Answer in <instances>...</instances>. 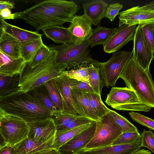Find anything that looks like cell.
<instances>
[{
	"label": "cell",
	"instance_id": "6da1fadb",
	"mask_svg": "<svg viewBox=\"0 0 154 154\" xmlns=\"http://www.w3.org/2000/svg\"><path fill=\"white\" fill-rule=\"evenodd\" d=\"M80 7L73 1L47 0L17 12V19H22L38 30L49 26H62L71 23Z\"/></svg>",
	"mask_w": 154,
	"mask_h": 154
},
{
	"label": "cell",
	"instance_id": "7a4b0ae2",
	"mask_svg": "<svg viewBox=\"0 0 154 154\" xmlns=\"http://www.w3.org/2000/svg\"><path fill=\"white\" fill-rule=\"evenodd\" d=\"M0 109L26 123L52 118L54 113L41 102L32 91L19 90L0 96Z\"/></svg>",
	"mask_w": 154,
	"mask_h": 154
},
{
	"label": "cell",
	"instance_id": "3957f363",
	"mask_svg": "<svg viewBox=\"0 0 154 154\" xmlns=\"http://www.w3.org/2000/svg\"><path fill=\"white\" fill-rule=\"evenodd\" d=\"M57 52L51 49L45 59L39 64L32 68L26 63L20 74V90L29 91L65 73L66 67L55 61Z\"/></svg>",
	"mask_w": 154,
	"mask_h": 154
},
{
	"label": "cell",
	"instance_id": "277c9868",
	"mask_svg": "<svg viewBox=\"0 0 154 154\" xmlns=\"http://www.w3.org/2000/svg\"><path fill=\"white\" fill-rule=\"evenodd\" d=\"M119 78L126 87L135 92L141 102L154 108V81L149 70L144 69L132 56Z\"/></svg>",
	"mask_w": 154,
	"mask_h": 154
},
{
	"label": "cell",
	"instance_id": "5b68a950",
	"mask_svg": "<svg viewBox=\"0 0 154 154\" xmlns=\"http://www.w3.org/2000/svg\"><path fill=\"white\" fill-rule=\"evenodd\" d=\"M48 47L57 52L56 63L65 66L67 69L82 64H94V63L87 41L79 44L71 43Z\"/></svg>",
	"mask_w": 154,
	"mask_h": 154
},
{
	"label": "cell",
	"instance_id": "8992f818",
	"mask_svg": "<svg viewBox=\"0 0 154 154\" xmlns=\"http://www.w3.org/2000/svg\"><path fill=\"white\" fill-rule=\"evenodd\" d=\"M29 132L26 122L0 109V149L19 143L27 137Z\"/></svg>",
	"mask_w": 154,
	"mask_h": 154
},
{
	"label": "cell",
	"instance_id": "52a82bcc",
	"mask_svg": "<svg viewBox=\"0 0 154 154\" xmlns=\"http://www.w3.org/2000/svg\"><path fill=\"white\" fill-rule=\"evenodd\" d=\"M117 110L148 112L151 107L143 103L135 92L125 87H112L105 101Z\"/></svg>",
	"mask_w": 154,
	"mask_h": 154
},
{
	"label": "cell",
	"instance_id": "ba28073f",
	"mask_svg": "<svg viewBox=\"0 0 154 154\" xmlns=\"http://www.w3.org/2000/svg\"><path fill=\"white\" fill-rule=\"evenodd\" d=\"M96 122L94 134L84 149H92L112 145L122 133L121 128L109 112Z\"/></svg>",
	"mask_w": 154,
	"mask_h": 154
},
{
	"label": "cell",
	"instance_id": "9c48e42d",
	"mask_svg": "<svg viewBox=\"0 0 154 154\" xmlns=\"http://www.w3.org/2000/svg\"><path fill=\"white\" fill-rule=\"evenodd\" d=\"M133 54V51H121L113 53L109 59L105 62L94 60L93 64L99 68L104 86L109 87L115 85Z\"/></svg>",
	"mask_w": 154,
	"mask_h": 154
},
{
	"label": "cell",
	"instance_id": "30bf717a",
	"mask_svg": "<svg viewBox=\"0 0 154 154\" xmlns=\"http://www.w3.org/2000/svg\"><path fill=\"white\" fill-rule=\"evenodd\" d=\"M67 71L54 79L55 85L63 101L64 111L74 115L86 117L74 100L71 92L73 79L66 75Z\"/></svg>",
	"mask_w": 154,
	"mask_h": 154
},
{
	"label": "cell",
	"instance_id": "8fae6325",
	"mask_svg": "<svg viewBox=\"0 0 154 154\" xmlns=\"http://www.w3.org/2000/svg\"><path fill=\"white\" fill-rule=\"evenodd\" d=\"M133 41L132 56L144 69L149 70L154 53L144 38L140 25L136 27Z\"/></svg>",
	"mask_w": 154,
	"mask_h": 154
},
{
	"label": "cell",
	"instance_id": "7c38bea8",
	"mask_svg": "<svg viewBox=\"0 0 154 154\" xmlns=\"http://www.w3.org/2000/svg\"><path fill=\"white\" fill-rule=\"evenodd\" d=\"M136 26H119L115 33L103 45L104 51L108 54L116 52L130 41H133Z\"/></svg>",
	"mask_w": 154,
	"mask_h": 154
},
{
	"label": "cell",
	"instance_id": "4fadbf2b",
	"mask_svg": "<svg viewBox=\"0 0 154 154\" xmlns=\"http://www.w3.org/2000/svg\"><path fill=\"white\" fill-rule=\"evenodd\" d=\"M27 123L29 138L37 142H45L55 137L57 128L53 118Z\"/></svg>",
	"mask_w": 154,
	"mask_h": 154
},
{
	"label": "cell",
	"instance_id": "5bb4252c",
	"mask_svg": "<svg viewBox=\"0 0 154 154\" xmlns=\"http://www.w3.org/2000/svg\"><path fill=\"white\" fill-rule=\"evenodd\" d=\"M96 122L93 121L86 129L75 136L60 147L57 151L59 154H76L85 148L93 137L96 129Z\"/></svg>",
	"mask_w": 154,
	"mask_h": 154
},
{
	"label": "cell",
	"instance_id": "9a60e30c",
	"mask_svg": "<svg viewBox=\"0 0 154 154\" xmlns=\"http://www.w3.org/2000/svg\"><path fill=\"white\" fill-rule=\"evenodd\" d=\"M119 14V26L154 23V11L140 9L137 6L121 12Z\"/></svg>",
	"mask_w": 154,
	"mask_h": 154
},
{
	"label": "cell",
	"instance_id": "2e32d148",
	"mask_svg": "<svg viewBox=\"0 0 154 154\" xmlns=\"http://www.w3.org/2000/svg\"><path fill=\"white\" fill-rule=\"evenodd\" d=\"M91 20L85 14L75 15L68 29L70 32L74 43L79 44L86 41L93 29Z\"/></svg>",
	"mask_w": 154,
	"mask_h": 154
},
{
	"label": "cell",
	"instance_id": "e0dca14e",
	"mask_svg": "<svg viewBox=\"0 0 154 154\" xmlns=\"http://www.w3.org/2000/svg\"><path fill=\"white\" fill-rule=\"evenodd\" d=\"M141 141L129 144L110 145L96 148L83 149L76 154H132L140 149Z\"/></svg>",
	"mask_w": 154,
	"mask_h": 154
},
{
	"label": "cell",
	"instance_id": "ac0fdd59",
	"mask_svg": "<svg viewBox=\"0 0 154 154\" xmlns=\"http://www.w3.org/2000/svg\"><path fill=\"white\" fill-rule=\"evenodd\" d=\"M26 63L22 57H12L0 51V75L12 76L20 74Z\"/></svg>",
	"mask_w": 154,
	"mask_h": 154
},
{
	"label": "cell",
	"instance_id": "d6986e66",
	"mask_svg": "<svg viewBox=\"0 0 154 154\" xmlns=\"http://www.w3.org/2000/svg\"><path fill=\"white\" fill-rule=\"evenodd\" d=\"M0 30L15 38L20 44L40 38L42 35L37 31H31L20 28L2 20H0Z\"/></svg>",
	"mask_w": 154,
	"mask_h": 154
},
{
	"label": "cell",
	"instance_id": "ffe728a7",
	"mask_svg": "<svg viewBox=\"0 0 154 154\" xmlns=\"http://www.w3.org/2000/svg\"><path fill=\"white\" fill-rule=\"evenodd\" d=\"M54 137L45 142L35 141L28 137L12 146V154H30L43 150L52 149Z\"/></svg>",
	"mask_w": 154,
	"mask_h": 154
},
{
	"label": "cell",
	"instance_id": "44dd1931",
	"mask_svg": "<svg viewBox=\"0 0 154 154\" xmlns=\"http://www.w3.org/2000/svg\"><path fill=\"white\" fill-rule=\"evenodd\" d=\"M108 4L102 0H93L83 3L82 6L85 14L91 21L93 25L100 24L105 17Z\"/></svg>",
	"mask_w": 154,
	"mask_h": 154
},
{
	"label": "cell",
	"instance_id": "7402d4cb",
	"mask_svg": "<svg viewBox=\"0 0 154 154\" xmlns=\"http://www.w3.org/2000/svg\"><path fill=\"white\" fill-rule=\"evenodd\" d=\"M47 38L62 44L74 43L72 36L68 29L63 26H53L42 29Z\"/></svg>",
	"mask_w": 154,
	"mask_h": 154
},
{
	"label": "cell",
	"instance_id": "603a6c76",
	"mask_svg": "<svg viewBox=\"0 0 154 154\" xmlns=\"http://www.w3.org/2000/svg\"><path fill=\"white\" fill-rule=\"evenodd\" d=\"M20 43L15 38L0 30V51L12 57H21Z\"/></svg>",
	"mask_w": 154,
	"mask_h": 154
},
{
	"label": "cell",
	"instance_id": "cb8c5ba5",
	"mask_svg": "<svg viewBox=\"0 0 154 154\" xmlns=\"http://www.w3.org/2000/svg\"><path fill=\"white\" fill-rule=\"evenodd\" d=\"M73 98L86 117L92 121L97 122L100 119L91 107L85 91L71 89Z\"/></svg>",
	"mask_w": 154,
	"mask_h": 154
},
{
	"label": "cell",
	"instance_id": "d4e9b609",
	"mask_svg": "<svg viewBox=\"0 0 154 154\" xmlns=\"http://www.w3.org/2000/svg\"><path fill=\"white\" fill-rule=\"evenodd\" d=\"M117 28H108L98 26L93 29L92 33L86 41L91 48L97 45H103L115 33Z\"/></svg>",
	"mask_w": 154,
	"mask_h": 154
},
{
	"label": "cell",
	"instance_id": "484cf974",
	"mask_svg": "<svg viewBox=\"0 0 154 154\" xmlns=\"http://www.w3.org/2000/svg\"><path fill=\"white\" fill-rule=\"evenodd\" d=\"M91 122L64 132L56 133L51 149L57 151L60 147L75 136L87 128Z\"/></svg>",
	"mask_w": 154,
	"mask_h": 154
},
{
	"label": "cell",
	"instance_id": "4316f807",
	"mask_svg": "<svg viewBox=\"0 0 154 154\" xmlns=\"http://www.w3.org/2000/svg\"><path fill=\"white\" fill-rule=\"evenodd\" d=\"M20 74L12 76L0 75V97L19 90Z\"/></svg>",
	"mask_w": 154,
	"mask_h": 154
},
{
	"label": "cell",
	"instance_id": "83f0119b",
	"mask_svg": "<svg viewBox=\"0 0 154 154\" xmlns=\"http://www.w3.org/2000/svg\"><path fill=\"white\" fill-rule=\"evenodd\" d=\"M81 116L65 111H58L54 112L53 118L57 128L56 133L61 132L72 121Z\"/></svg>",
	"mask_w": 154,
	"mask_h": 154
},
{
	"label": "cell",
	"instance_id": "f1b7e54d",
	"mask_svg": "<svg viewBox=\"0 0 154 154\" xmlns=\"http://www.w3.org/2000/svg\"><path fill=\"white\" fill-rule=\"evenodd\" d=\"M43 44L41 38L21 44V57L26 63L30 62L37 51Z\"/></svg>",
	"mask_w": 154,
	"mask_h": 154
},
{
	"label": "cell",
	"instance_id": "f546056e",
	"mask_svg": "<svg viewBox=\"0 0 154 154\" xmlns=\"http://www.w3.org/2000/svg\"><path fill=\"white\" fill-rule=\"evenodd\" d=\"M85 92L91 107L100 119L109 112V109L104 104L101 96L94 92Z\"/></svg>",
	"mask_w": 154,
	"mask_h": 154
},
{
	"label": "cell",
	"instance_id": "4dcf8cb0",
	"mask_svg": "<svg viewBox=\"0 0 154 154\" xmlns=\"http://www.w3.org/2000/svg\"><path fill=\"white\" fill-rule=\"evenodd\" d=\"M88 82L94 92L100 96L104 86L99 68L91 64Z\"/></svg>",
	"mask_w": 154,
	"mask_h": 154
},
{
	"label": "cell",
	"instance_id": "1f68e13d",
	"mask_svg": "<svg viewBox=\"0 0 154 154\" xmlns=\"http://www.w3.org/2000/svg\"><path fill=\"white\" fill-rule=\"evenodd\" d=\"M31 91L41 102L51 111L54 112L58 111L44 84L35 88Z\"/></svg>",
	"mask_w": 154,
	"mask_h": 154
},
{
	"label": "cell",
	"instance_id": "d6a6232c",
	"mask_svg": "<svg viewBox=\"0 0 154 154\" xmlns=\"http://www.w3.org/2000/svg\"><path fill=\"white\" fill-rule=\"evenodd\" d=\"M91 65V64L83 63L75 66L73 69L67 71L66 75L72 79L89 83Z\"/></svg>",
	"mask_w": 154,
	"mask_h": 154
},
{
	"label": "cell",
	"instance_id": "836d02e7",
	"mask_svg": "<svg viewBox=\"0 0 154 154\" xmlns=\"http://www.w3.org/2000/svg\"><path fill=\"white\" fill-rule=\"evenodd\" d=\"M44 84L58 110L64 111L62 98L55 85L54 79L50 80Z\"/></svg>",
	"mask_w": 154,
	"mask_h": 154
},
{
	"label": "cell",
	"instance_id": "e575fe53",
	"mask_svg": "<svg viewBox=\"0 0 154 154\" xmlns=\"http://www.w3.org/2000/svg\"><path fill=\"white\" fill-rule=\"evenodd\" d=\"M109 113L116 122L120 126L122 133L138 131L137 128L126 118L115 111L109 109Z\"/></svg>",
	"mask_w": 154,
	"mask_h": 154
},
{
	"label": "cell",
	"instance_id": "d590c367",
	"mask_svg": "<svg viewBox=\"0 0 154 154\" xmlns=\"http://www.w3.org/2000/svg\"><path fill=\"white\" fill-rule=\"evenodd\" d=\"M141 135L138 131L122 133L112 143V145L129 144L141 141Z\"/></svg>",
	"mask_w": 154,
	"mask_h": 154
},
{
	"label": "cell",
	"instance_id": "8d00e7d4",
	"mask_svg": "<svg viewBox=\"0 0 154 154\" xmlns=\"http://www.w3.org/2000/svg\"><path fill=\"white\" fill-rule=\"evenodd\" d=\"M50 50L48 46L43 44L29 63L31 67L34 68L42 62L48 55Z\"/></svg>",
	"mask_w": 154,
	"mask_h": 154
},
{
	"label": "cell",
	"instance_id": "74e56055",
	"mask_svg": "<svg viewBox=\"0 0 154 154\" xmlns=\"http://www.w3.org/2000/svg\"><path fill=\"white\" fill-rule=\"evenodd\" d=\"M129 114L133 121L154 130V120L134 111L130 112Z\"/></svg>",
	"mask_w": 154,
	"mask_h": 154
},
{
	"label": "cell",
	"instance_id": "f35d334b",
	"mask_svg": "<svg viewBox=\"0 0 154 154\" xmlns=\"http://www.w3.org/2000/svg\"><path fill=\"white\" fill-rule=\"evenodd\" d=\"M141 140L140 147H146L154 154V134L152 132L143 130L141 134Z\"/></svg>",
	"mask_w": 154,
	"mask_h": 154
},
{
	"label": "cell",
	"instance_id": "ab89813d",
	"mask_svg": "<svg viewBox=\"0 0 154 154\" xmlns=\"http://www.w3.org/2000/svg\"><path fill=\"white\" fill-rule=\"evenodd\" d=\"M141 27L144 38L153 52L154 51V23L141 25Z\"/></svg>",
	"mask_w": 154,
	"mask_h": 154
},
{
	"label": "cell",
	"instance_id": "60d3db41",
	"mask_svg": "<svg viewBox=\"0 0 154 154\" xmlns=\"http://www.w3.org/2000/svg\"><path fill=\"white\" fill-rule=\"evenodd\" d=\"M123 5L119 3H111L108 5L106 10L104 17L113 21L116 16L119 14V11Z\"/></svg>",
	"mask_w": 154,
	"mask_h": 154
},
{
	"label": "cell",
	"instance_id": "b9f144b4",
	"mask_svg": "<svg viewBox=\"0 0 154 154\" xmlns=\"http://www.w3.org/2000/svg\"><path fill=\"white\" fill-rule=\"evenodd\" d=\"M72 89H79L87 91L94 92L88 82L79 81L73 79Z\"/></svg>",
	"mask_w": 154,
	"mask_h": 154
},
{
	"label": "cell",
	"instance_id": "7bdbcfd3",
	"mask_svg": "<svg viewBox=\"0 0 154 154\" xmlns=\"http://www.w3.org/2000/svg\"><path fill=\"white\" fill-rule=\"evenodd\" d=\"M17 12L12 14L10 9L6 8L0 11V20H4L6 19H17Z\"/></svg>",
	"mask_w": 154,
	"mask_h": 154
},
{
	"label": "cell",
	"instance_id": "ee69618b",
	"mask_svg": "<svg viewBox=\"0 0 154 154\" xmlns=\"http://www.w3.org/2000/svg\"><path fill=\"white\" fill-rule=\"evenodd\" d=\"M14 3L9 1H0V11L6 8L12 9L14 7Z\"/></svg>",
	"mask_w": 154,
	"mask_h": 154
},
{
	"label": "cell",
	"instance_id": "f6af8a7d",
	"mask_svg": "<svg viewBox=\"0 0 154 154\" xmlns=\"http://www.w3.org/2000/svg\"><path fill=\"white\" fill-rule=\"evenodd\" d=\"M137 7L140 9L154 11V1H152L143 6L141 7L137 6Z\"/></svg>",
	"mask_w": 154,
	"mask_h": 154
},
{
	"label": "cell",
	"instance_id": "bcb514c9",
	"mask_svg": "<svg viewBox=\"0 0 154 154\" xmlns=\"http://www.w3.org/2000/svg\"><path fill=\"white\" fill-rule=\"evenodd\" d=\"M12 147H5L0 149V154H12Z\"/></svg>",
	"mask_w": 154,
	"mask_h": 154
},
{
	"label": "cell",
	"instance_id": "7dc6e473",
	"mask_svg": "<svg viewBox=\"0 0 154 154\" xmlns=\"http://www.w3.org/2000/svg\"><path fill=\"white\" fill-rule=\"evenodd\" d=\"M132 154H152L151 152L148 150L144 149H139Z\"/></svg>",
	"mask_w": 154,
	"mask_h": 154
},
{
	"label": "cell",
	"instance_id": "c3c4849f",
	"mask_svg": "<svg viewBox=\"0 0 154 154\" xmlns=\"http://www.w3.org/2000/svg\"><path fill=\"white\" fill-rule=\"evenodd\" d=\"M54 150L52 149H48L43 150L37 152H36L30 154H48L52 151Z\"/></svg>",
	"mask_w": 154,
	"mask_h": 154
},
{
	"label": "cell",
	"instance_id": "681fc988",
	"mask_svg": "<svg viewBox=\"0 0 154 154\" xmlns=\"http://www.w3.org/2000/svg\"><path fill=\"white\" fill-rule=\"evenodd\" d=\"M48 154H59L57 151L54 150L52 152Z\"/></svg>",
	"mask_w": 154,
	"mask_h": 154
},
{
	"label": "cell",
	"instance_id": "f907efd6",
	"mask_svg": "<svg viewBox=\"0 0 154 154\" xmlns=\"http://www.w3.org/2000/svg\"><path fill=\"white\" fill-rule=\"evenodd\" d=\"M153 53L154 54V52H153Z\"/></svg>",
	"mask_w": 154,
	"mask_h": 154
}]
</instances>
